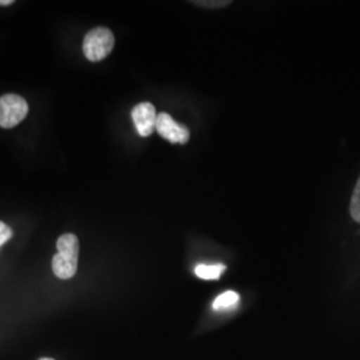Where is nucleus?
Returning <instances> with one entry per match:
<instances>
[{"instance_id":"obj_10","label":"nucleus","mask_w":360,"mask_h":360,"mask_svg":"<svg viewBox=\"0 0 360 360\" xmlns=\"http://www.w3.org/2000/svg\"><path fill=\"white\" fill-rule=\"evenodd\" d=\"M11 238H13V230L7 224L0 221V247L6 242H8Z\"/></svg>"},{"instance_id":"obj_5","label":"nucleus","mask_w":360,"mask_h":360,"mask_svg":"<svg viewBox=\"0 0 360 360\" xmlns=\"http://www.w3.org/2000/svg\"><path fill=\"white\" fill-rule=\"evenodd\" d=\"M131 116H132L135 129L143 138L150 136L156 129L158 114H156V110L153 104L148 103V102L136 104L132 108Z\"/></svg>"},{"instance_id":"obj_11","label":"nucleus","mask_w":360,"mask_h":360,"mask_svg":"<svg viewBox=\"0 0 360 360\" xmlns=\"http://www.w3.org/2000/svg\"><path fill=\"white\" fill-rule=\"evenodd\" d=\"M13 3V0H0V6H10Z\"/></svg>"},{"instance_id":"obj_2","label":"nucleus","mask_w":360,"mask_h":360,"mask_svg":"<svg viewBox=\"0 0 360 360\" xmlns=\"http://www.w3.org/2000/svg\"><path fill=\"white\" fill-rule=\"evenodd\" d=\"M114 46V34L105 27H96L84 37L83 52L90 62H101L111 53Z\"/></svg>"},{"instance_id":"obj_3","label":"nucleus","mask_w":360,"mask_h":360,"mask_svg":"<svg viewBox=\"0 0 360 360\" xmlns=\"http://www.w3.org/2000/svg\"><path fill=\"white\" fill-rule=\"evenodd\" d=\"M28 104L15 94H6L0 96V127L13 129L26 119Z\"/></svg>"},{"instance_id":"obj_7","label":"nucleus","mask_w":360,"mask_h":360,"mask_svg":"<svg viewBox=\"0 0 360 360\" xmlns=\"http://www.w3.org/2000/svg\"><path fill=\"white\" fill-rule=\"evenodd\" d=\"M238 303H239V294L235 291H226L214 300L212 307L217 311H226L235 307Z\"/></svg>"},{"instance_id":"obj_1","label":"nucleus","mask_w":360,"mask_h":360,"mask_svg":"<svg viewBox=\"0 0 360 360\" xmlns=\"http://www.w3.org/2000/svg\"><path fill=\"white\" fill-rule=\"evenodd\" d=\"M58 254L52 257V271L59 279L75 276L79 259V240L74 233H65L56 242Z\"/></svg>"},{"instance_id":"obj_6","label":"nucleus","mask_w":360,"mask_h":360,"mask_svg":"<svg viewBox=\"0 0 360 360\" xmlns=\"http://www.w3.org/2000/svg\"><path fill=\"white\" fill-rule=\"evenodd\" d=\"M226 271V266L221 263L217 264H199L195 267V274L198 278L205 281H217Z\"/></svg>"},{"instance_id":"obj_9","label":"nucleus","mask_w":360,"mask_h":360,"mask_svg":"<svg viewBox=\"0 0 360 360\" xmlns=\"http://www.w3.org/2000/svg\"><path fill=\"white\" fill-rule=\"evenodd\" d=\"M195 6H200V7H206V8H221V7H227L231 4L230 0H215V1H208V0H203V1H199V0H195L191 1Z\"/></svg>"},{"instance_id":"obj_12","label":"nucleus","mask_w":360,"mask_h":360,"mask_svg":"<svg viewBox=\"0 0 360 360\" xmlns=\"http://www.w3.org/2000/svg\"><path fill=\"white\" fill-rule=\"evenodd\" d=\"M39 360H55V359H51V358H41V359H39Z\"/></svg>"},{"instance_id":"obj_8","label":"nucleus","mask_w":360,"mask_h":360,"mask_svg":"<svg viewBox=\"0 0 360 360\" xmlns=\"http://www.w3.org/2000/svg\"><path fill=\"white\" fill-rule=\"evenodd\" d=\"M349 212H351V217L355 220L360 223V178L355 186V190L352 193V198H351V206H349Z\"/></svg>"},{"instance_id":"obj_4","label":"nucleus","mask_w":360,"mask_h":360,"mask_svg":"<svg viewBox=\"0 0 360 360\" xmlns=\"http://www.w3.org/2000/svg\"><path fill=\"white\" fill-rule=\"evenodd\" d=\"M156 131L168 142L186 144L190 141V129L175 122L167 112H160L156 120Z\"/></svg>"}]
</instances>
